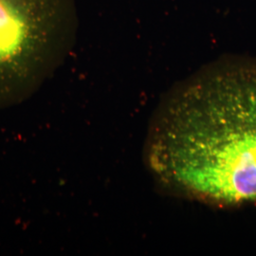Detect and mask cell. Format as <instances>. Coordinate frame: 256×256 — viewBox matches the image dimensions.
<instances>
[{
  "label": "cell",
  "mask_w": 256,
  "mask_h": 256,
  "mask_svg": "<svg viewBox=\"0 0 256 256\" xmlns=\"http://www.w3.org/2000/svg\"><path fill=\"white\" fill-rule=\"evenodd\" d=\"M146 158L171 192L220 206L256 202V63L220 60L176 84L156 111Z\"/></svg>",
  "instance_id": "cell-1"
},
{
  "label": "cell",
  "mask_w": 256,
  "mask_h": 256,
  "mask_svg": "<svg viewBox=\"0 0 256 256\" xmlns=\"http://www.w3.org/2000/svg\"><path fill=\"white\" fill-rule=\"evenodd\" d=\"M77 0H0V110L32 98L72 52Z\"/></svg>",
  "instance_id": "cell-2"
}]
</instances>
